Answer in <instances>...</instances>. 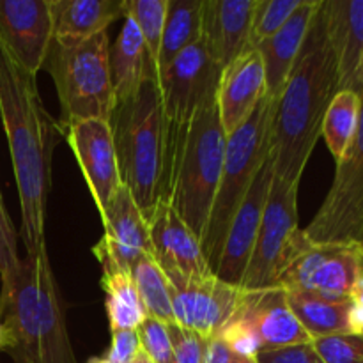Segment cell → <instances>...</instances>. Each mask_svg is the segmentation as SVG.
Wrapping results in <instances>:
<instances>
[{
	"label": "cell",
	"instance_id": "obj_1",
	"mask_svg": "<svg viewBox=\"0 0 363 363\" xmlns=\"http://www.w3.org/2000/svg\"><path fill=\"white\" fill-rule=\"evenodd\" d=\"M0 119L9 145L27 254L45 247L46 204L52 184V152L60 128L43 105L35 74L0 43Z\"/></svg>",
	"mask_w": 363,
	"mask_h": 363
},
{
	"label": "cell",
	"instance_id": "obj_2",
	"mask_svg": "<svg viewBox=\"0 0 363 363\" xmlns=\"http://www.w3.org/2000/svg\"><path fill=\"white\" fill-rule=\"evenodd\" d=\"M337 92V62L321 0L300 55L277 99L269 135L273 176L300 186L305 167L321 137L325 113Z\"/></svg>",
	"mask_w": 363,
	"mask_h": 363
},
{
	"label": "cell",
	"instance_id": "obj_3",
	"mask_svg": "<svg viewBox=\"0 0 363 363\" xmlns=\"http://www.w3.org/2000/svg\"><path fill=\"white\" fill-rule=\"evenodd\" d=\"M227 133L216 99L188 123H167L158 201L169 204L202 243L225 158Z\"/></svg>",
	"mask_w": 363,
	"mask_h": 363
},
{
	"label": "cell",
	"instance_id": "obj_4",
	"mask_svg": "<svg viewBox=\"0 0 363 363\" xmlns=\"http://www.w3.org/2000/svg\"><path fill=\"white\" fill-rule=\"evenodd\" d=\"M110 128L121 181L147 216L158 202L167 142V119L155 77L147 78L137 94L117 103Z\"/></svg>",
	"mask_w": 363,
	"mask_h": 363
},
{
	"label": "cell",
	"instance_id": "obj_5",
	"mask_svg": "<svg viewBox=\"0 0 363 363\" xmlns=\"http://www.w3.org/2000/svg\"><path fill=\"white\" fill-rule=\"evenodd\" d=\"M275 110L277 99L264 96L247 123L227 135L222 176L201 243L213 273H216L220 264L230 222L247 199L259 170L269 158V135Z\"/></svg>",
	"mask_w": 363,
	"mask_h": 363
},
{
	"label": "cell",
	"instance_id": "obj_6",
	"mask_svg": "<svg viewBox=\"0 0 363 363\" xmlns=\"http://www.w3.org/2000/svg\"><path fill=\"white\" fill-rule=\"evenodd\" d=\"M108 53V32L71 46L52 39L43 67L59 94L60 126L82 119L110 121L117 103Z\"/></svg>",
	"mask_w": 363,
	"mask_h": 363
},
{
	"label": "cell",
	"instance_id": "obj_7",
	"mask_svg": "<svg viewBox=\"0 0 363 363\" xmlns=\"http://www.w3.org/2000/svg\"><path fill=\"white\" fill-rule=\"evenodd\" d=\"M298 188L284 183L277 176L272 177L268 202L241 289L279 286L280 275L307 240L298 218Z\"/></svg>",
	"mask_w": 363,
	"mask_h": 363
},
{
	"label": "cell",
	"instance_id": "obj_8",
	"mask_svg": "<svg viewBox=\"0 0 363 363\" xmlns=\"http://www.w3.org/2000/svg\"><path fill=\"white\" fill-rule=\"evenodd\" d=\"M358 130L342 160L337 162L333 183L321 208L303 233L312 243H344L363 247V87Z\"/></svg>",
	"mask_w": 363,
	"mask_h": 363
},
{
	"label": "cell",
	"instance_id": "obj_9",
	"mask_svg": "<svg viewBox=\"0 0 363 363\" xmlns=\"http://www.w3.org/2000/svg\"><path fill=\"white\" fill-rule=\"evenodd\" d=\"M362 261L360 245L312 243L305 240L280 275L277 287L344 300L353 293Z\"/></svg>",
	"mask_w": 363,
	"mask_h": 363
},
{
	"label": "cell",
	"instance_id": "obj_10",
	"mask_svg": "<svg viewBox=\"0 0 363 363\" xmlns=\"http://www.w3.org/2000/svg\"><path fill=\"white\" fill-rule=\"evenodd\" d=\"M222 71L202 39L181 52L156 78L167 123H188L202 106L216 99Z\"/></svg>",
	"mask_w": 363,
	"mask_h": 363
},
{
	"label": "cell",
	"instance_id": "obj_11",
	"mask_svg": "<svg viewBox=\"0 0 363 363\" xmlns=\"http://www.w3.org/2000/svg\"><path fill=\"white\" fill-rule=\"evenodd\" d=\"M145 220L151 236V257L165 273L170 286L184 287L215 275L199 238L169 204L158 201Z\"/></svg>",
	"mask_w": 363,
	"mask_h": 363
},
{
	"label": "cell",
	"instance_id": "obj_12",
	"mask_svg": "<svg viewBox=\"0 0 363 363\" xmlns=\"http://www.w3.org/2000/svg\"><path fill=\"white\" fill-rule=\"evenodd\" d=\"M0 325L7 330V353L14 363L39 362L38 255L27 254L16 272L0 279Z\"/></svg>",
	"mask_w": 363,
	"mask_h": 363
},
{
	"label": "cell",
	"instance_id": "obj_13",
	"mask_svg": "<svg viewBox=\"0 0 363 363\" xmlns=\"http://www.w3.org/2000/svg\"><path fill=\"white\" fill-rule=\"evenodd\" d=\"M101 215L123 186L110 121L82 119L60 126Z\"/></svg>",
	"mask_w": 363,
	"mask_h": 363
},
{
	"label": "cell",
	"instance_id": "obj_14",
	"mask_svg": "<svg viewBox=\"0 0 363 363\" xmlns=\"http://www.w3.org/2000/svg\"><path fill=\"white\" fill-rule=\"evenodd\" d=\"M99 216L103 222V238L94 245L92 254L103 272L117 269L130 273L138 259L151 255L147 220L124 184Z\"/></svg>",
	"mask_w": 363,
	"mask_h": 363
},
{
	"label": "cell",
	"instance_id": "obj_15",
	"mask_svg": "<svg viewBox=\"0 0 363 363\" xmlns=\"http://www.w3.org/2000/svg\"><path fill=\"white\" fill-rule=\"evenodd\" d=\"M229 323L252 333L261 346V351L284 350L312 342L291 311L287 294L282 287L241 289V300Z\"/></svg>",
	"mask_w": 363,
	"mask_h": 363
},
{
	"label": "cell",
	"instance_id": "obj_16",
	"mask_svg": "<svg viewBox=\"0 0 363 363\" xmlns=\"http://www.w3.org/2000/svg\"><path fill=\"white\" fill-rule=\"evenodd\" d=\"M53 39L50 0H0V43L38 77Z\"/></svg>",
	"mask_w": 363,
	"mask_h": 363
},
{
	"label": "cell",
	"instance_id": "obj_17",
	"mask_svg": "<svg viewBox=\"0 0 363 363\" xmlns=\"http://www.w3.org/2000/svg\"><path fill=\"white\" fill-rule=\"evenodd\" d=\"M174 319L183 328L206 339H215L230 321L241 300V287L230 286L218 277L184 287L170 286Z\"/></svg>",
	"mask_w": 363,
	"mask_h": 363
},
{
	"label": "cell",
	"instance_id": "obj_18",
	"mask_svg": "<svg viewBox=\"0 0 363 363\" xmlns=\"http://www.w3.org/2000/svg\"><path fill=\"white\" fill-rule=\"evenodd\" d=\"M272 177L273 167L272 160L268 158L262 169L259 170L247 199L230 222L220 264L215 273L220 280L230 284V286L240 287L243 282L245 272H247L255 240H257L262 213H264L266 202H268Z\"/></svg>",
	"mask_w": 363,
	"mask_h": 363
},
{
	"label": "cell",
	"instance_id": "obj_19",
	"mask_svg": "<svg viewBox=\"0 0 363 363\" xmlns=\"http://www.w3.org/2000/svg\"><path fill=\"white\" fill-rule=\"evenodd\" d=\"M266 96V73L261 53L255 48L241 53L223 67L216 91L220 123L230 135L243 126Z\"/></svg>",
	"mask_w": 363,
	"mask_h": 363
},
{
	"label": "cell",
	"instance_id": "obj_20",
	"mask_svg": "<svg viewBox=\"0 0 363 363\" xmlns=\"http://www.w3.org/2000/svg\"><path fill=\"white\" fill-rule=\"evenodd\" d=\"M339 91L363 87V0H323Z\"/></svg>",
	"mask_w": 363,
	"mask_h": 363
},
{
	"label": "cell",
	"instance_id": "obj_21",
	"mask_svg": "<svg viewBox=\"0 0 363 363\" xmlns=\"http://www.w3.org/2000/svg\"><path fill=\"white\" fill-rule=\"evenodd\" d=\"M257 0H204L202 43L220 67H227L248 50Z\"/></svg>",
	"mask_w": 363,
	"mask_h": 363
},
{
	"label": "cell",
	"instance_id": "obj_22",
	"mask_svg": "<svg viewBox=\"0 0 363 363\" xmlns=\"http://www.w3.org/2000/svg\"><path fill=\"white\" fill-rule=\"evenodd\" d=\"M38 255V315H39V362L41 363H77L59 286L53 275L48 250L45 247L35 252Z\"/></svg>",
	"mask_w": 363,
	"mask_h": 363
},
{
	"label": "cell",
	"instance_id": "obj_23",
	"mask_svg": "<svg viewBox=\"0 0 363 363\" xmlns=\"http://www.w3.org/2000/svg\"><path fill=\"white\" fill-rule=\"evenodd\" d=\"M321 0H301L300 7L279 32L266 39L257 46L264 62L266 73V96L279 99L287 77L301 52L305 38L308 34L312 20H314Z\"/></svg>",
	"mask_w": 363,
	"mask_h": 363
},
{
	"label": "cell",
	"instance_id": "obj_24",
	"mask_svg": "<svg viewBox=\"0 0 363 363\" xmlns=\"http://www.w3.org/2000/svg\"><path fill=\"white\" fill-rule=\"evenodd\" d=\"M53 41L80 45L126 16V0H50Z\"/></svg>",
	"mask_w": 363,
	"mask_h": 363
},
{
	"label": "cell",
	"instance_id": "obj_25",
	"mask_svg": "<svg viewBox=\"0 0 363 363\" xmlns=\"http://www.w3.org/2000/svg\"><path fill=\"white\" fill-rule=\"evenodd\" d=\"M108 62L116 103L137 94L147 78H156L140 30L130 16H124L123 28L110 46Z\"/></svg>",
	"mask_w": 363,
	"mask_h": 363
},
{
	"label": "cell",
	"instance_id": "obj_26",
	"mask_svg": "<svg viewBox=\"0 0 363 363\" xmlns=\"http://www.w3.org/2000/svg\"><path fill=\"white\" fill-rule=\"evenodd\" d=\"M286 294L291 311L312 340L340 333H353V307L350 298L335 300L301 291H286Z\"/></svg>",
	"mask_w": 363,
	"mask_h": 363
},
{
	"label": "cell",
	"instance_id": "obj_27",
	"mask_svg": "<svg viewBox=\"0 0 363 363\" xmlns=\"http://www.w3.org/2000/svg\"><path fill=\"white\" fill-rule=\"evenodd\" d=\"M202 7L204 0H169L156 78L181 52L202 38Z\"/></svg>",
	"mask_w": 363,
	"mask_h": 363
},
{
	"label": "cell",
	"instance_id": "obj_28",
	"mask_svg": "<svg viewBox=\"0 0 363 363\" xmlns=\"http://www.w3.org/2000/svg\"><path fill=\"white\" fill-rule=\"evenodd\" d=\"M101 287L105 291V308L110 332L137 330L147 318V312L130 273L106 269L101 275Z\"/></svg>",
	"mask_w": 363,
	"mask_h": 363
},
{
	"label": "cell",
	"instance_id": "obj_29",
	"mask_svg": "<svg viewBox=\"0 0 363 363\" xmlns=\"http://www.w3.org/2000/svg\"><path fill=\"white\" fill-rule=\"evenodd\" d=\"M360 106V94L357 91H339L330 101L323 119L321 135L325 137L335 163L344 158L357 135Z\"/></svg>",
	"mask_w": 363,
	"mask_h": 363
},
{
	"label": "cell",
	"instance_id": "obj_30",
	"mask_svg": "<svg viewBox=\"0 0 363 363\" xmlns=\"http://www.w3.org/2000/svg\"><path fill=\"white\" fill-rule=\"evenodd\" d=\"M131 280L138 291L145 312L151 318L172 325L176 323L172 312L170 282L151 255H144L133 264L130 272Z\"/></svg>",
	"mask_w": 363,
	"mask_h": 363
},
{
	"label": "cell",
	"instance_id": "obj_31",
	"mask_svg": "<svg viewBox=\"0 0 363 363\" xmlns=\"http://www.w3.org/2000/svg\"><path fill=\"white\" fill-rule=\"evenodd\" d=\"M167 7L169 0H126V16L137 23L155 73L165 27Z\"/></svg>",
	"mask_w": 363,
	"mask_h": 363
},
{
	"label": "cell",
	"instance_id": "obj_32",
	"mask_svg": "<svg viewBox=\"0 0 363 363\" xmlns=\"http://www.w3.org/2000/svg\"><path fill=\"white\" fill-rule=\"evenodd\" d=\"M300 4L301 0H257L252 16L248 50L257 48L261 43L279 32Z\"/></svg>",
	"mask_w": 363,
	"mask_h": 363
},
{
	"label": "cell",
	"instance_id": "obj_33",
	"mask_svg": "<svg viewBox=\"0 0 363 363\" xmlns=\"http://www.w3.org/2000/svg\"><path fill=\"white\" fill-rule=\"evenodd\" d=\"M311 344L323 363H363V335L340 333L314 339Z\"/></svg>",
	"mask_w": 363,
	"mask_h": 363
},
{
	"label": "cell",
	"instance_id": "obj_34",
	"mask_svg": "<svg viewBox=\"0 0 363 363\" xmlns=\"http://www.w3.org/2000/svg\"><path fill=\"white\" fill-rule=\"evenodd\" d=\"M140 347L155 363H174L172 342H170L169 326L158 319L147 318L144 319L137 328Z\"/></svg>",
	"mask_w": 363,
	"mask_h": 363
},
{
	"label": "cell",
	"instance_id": "obj_35",
	"mask_svg": "<svg viewBox=\"0 0 363 363\" xmlns=\"http://www.w3.org/2000/svg\"><path fill=\"white\" fill-rule=\"evenodd\" d=\"M167 326H169L170 342H172L174 363H206L211 340L191 330L183 328L177 323Z\"/></svg>",
	"mask_w": 363,
	"mask_h": 363
},
{
	"label": "cell",
	"instance_id": "obj_36",
	"mask_svg": "<svg viewBox=\"0 0 363 363\" xmlns=\"http://www.w3.org/2000/svg\"><path fill=\"white\" fill-rule=\"evenodd\" d=\"M21 257L18 255V234L13 225L6 204H4L2 191H0V279H6L16 272Z\"/></svg>",
	"mask_w": 363,
	"mask_h": 363
},
{
	"label": "cell",
	"instance_id": "obj_37",
	"mask_svg": "<svg viewBox=\"0 0 363 363\" xmlns=\"http://www.w3.org/2000/svg\"><path fill=\"white\" fill-rule=\"evenodd\" d=\"M110 333H112V344L106 358L112 363H130L142 350L137 330H117Z\"/></svg>",
	"mask_w": 363,
	"mask_h": 363
},
{
	"label": "cell",
	"instance_id": "obj_38",
	"mask_svg": "<svg viewBox=\"0 0 363 363\" xmlns=\"http://www.w3.org/2000/svg\"><path fill=\"white\" fill-rule=\"evenodd\" d=\"M257 363H323L315 354L312 344L284 347V350L261 351Z\"/></svg>",
	"mask_w": 363,
	"mask_h": 363
},
{
	"label": "cell",
	"instance_id": "obj_39",
	"mask_svg": "<svg viewBox=\"0 0 363 363\" xmlns=\"http://www.w3.org/2000/svg\"><path fill=\"white\" fill-rule=\"evenodd\" d=\"M206 363H257V358H248L230 350L222 339H211Z\"/></svg>",
	"mask_w": 363,
	"mask_h": 363
},
{
	"label": "cell",
	"instance_id": "obj_40",
	"mask_svg": "<svg viewBox=\"0 0 363 363\" xmlns=\"http://www.w3.org/2000/svg\"><path fill=\"white\" fill-rule=\"evenodd\" d=\"M351 300V325H353V333L363 335V261L358 272V279L354 282L353 293L350 296Z\"/></svg>",
	"mask_w": 363,
	"mask_h": 363
},
{
	"label": "cell",
	"instance_id": "obj_41",
	"mask_svg": "<svg viewBox=\"0 0 363 363\" xmlns=\"http://www.w3.org/2000/svg\"><path fill=\"white\" fill-rule=\"evenodd\" d=\"M11 346V339H9V333H7V330L4 328L2 325H0V350L7 351Z\"/></svg>",
	"mask_w": 363,
	"mask_h": 363
},
{
	"label": "cell",
	"instance_id": "obj_42",
	"mask_svg": "<svg viewBox=\"0 0 363 363\" xmlns=\"http://www.w3.org/2000/svg\"><path fill=\"white\" fill-rule=\"evenodd\" d=\"M130 363H155V362H152L151 358H149L147 354H145L144 351L140 350V351H138V354H137V357H135L133 360H131Z\"/></svg>",
	"mask_w": 363,
	"mask_h": 363
},
{
	"label": "cell",
	"instance_id": "obj_43",
	"mask_svg": "<svg viewBox=\"0 0 363 363\" xmlns=\"http://www.w3.org/2000/svg\"><path fill=\"white\" fill-rule=\"evenodd\" d=\"M87 363H112V362H110L106 357H101V358H91Z\"/></svg>",
	"mask_w": 363,
	"mask_h": 363
}]
</instances>
